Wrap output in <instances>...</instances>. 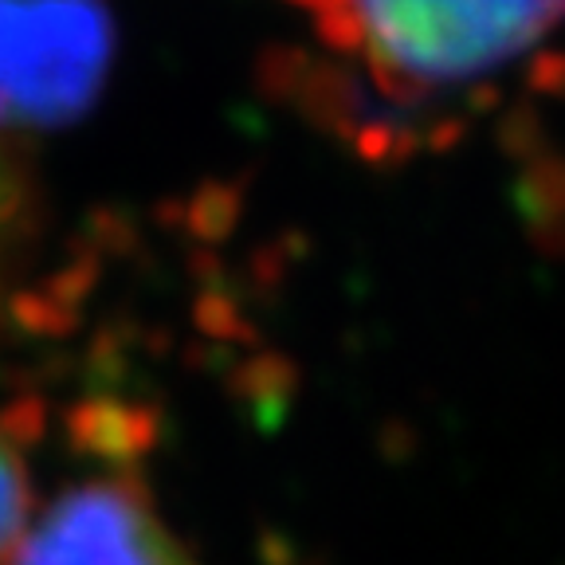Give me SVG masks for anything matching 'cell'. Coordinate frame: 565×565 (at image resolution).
I'll return each instance as SVG.
<instances>
[{
    "label": "cell",
    "mask_w": 565,
    "mask_h": 565,
    "mask_svg": "<svg viewBox=\"0 0 565 565\" xmlns=\"http://www.w3.org/2000/svg\"><path fill=\"white\" fill-rule=\"evenodd\" d=\"M315 44L401 118L483 95L565 32V0H291Z\"/></svg>",
    "instance_id": "1"
},
{
    "label": "cell",
    "mask_w": 565,
    "mask_h": 565,
    "mask_svg": "<svg viewBox=\"0 0 565 565\" xmlns=\"http://www.w3.org/2000/svg\"><path fill=\"white\" fill-rule=\"evenodd\" d=\"M110 44L103 0H0V122L75 118L103 83Z\"/></svg>",
    "instance_id": "2"
},
{
    "label": "cell",
    "mask_w": 565,
    "mask_h": 565,
    "mask_svg": "<svg viewBox=\"0 0 565 565\" xmlns=\"http://www.w3.org/2000/svg\"><path fill=\"white\" fill-rule=\"evenodd\" d=\"M9 565H201L153 494L130 476H90L35 511Z\"/></svg>",
    "instance_id": "3"
},
{
    "label": "cell",
    "mask_w": 565,
    "mask_h": 565,
    "mask_svg": "<svg viewBox=\"0 0 565 565\" xmlns=\"http://www.w3.org/2000/svg\"><path fill=\"white\" fill-rule=\"evenodd\" d=\"M35 511L40 503H35L32 468H28L17 436L0 424V565H9V557L17 554Z\"/></svg>",
    "instance_id": "4"
},
{
    "label": "cell",
    "mask_w": 565,
    "mask_h": 565,
    "mask_svg": "<svg viewBox=\"0 0 565 565\" xmlns=\"http://www.w3.org/2000/svg\"><path fill=\"white\" fill-rule=\"evenodd\" d=\"M4 275H9V264H0V287H4Z\"/></svg>",
    "instance_id": "5"
}]
</instances>
